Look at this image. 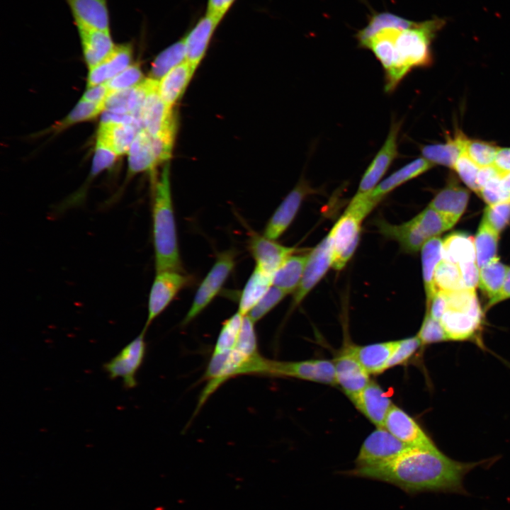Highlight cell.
<instances>
[{"instance_id": "1", "label": "cell", "mask_w": 510, "mask_h": 510, "mask_svg": "<svg viewBox=\"0 0 510 510\" xmlns=\"http://www.w3.org/2000/svg\"><path fill=\"white\" fill-rule=\"evenodd\" d=\"M482 463H462L448 457L434 443L411 446L382 465L347 474L393 484L409 494L426 492L463 493L465 475Z\"/></svg>"}, {"instance_id": "2", "label": "cell", "mask_w": 510, "mask_h": 510, "mask_svg": "<svg viewBox=\"0 0 510 510\" xmlns=\"http://www.w3.org/2000/svg\"><path fill=\"white\" fill-rule=\"evenodd\" d=\"M446 22L434 18L414 22L407 28H397L393 34V63L385 74V91H392L413 68L431 62V44Z\"/></svg>"}, {"instance_id": "3", "label": "cell", "mask_w": 510, "mask_h": 510, "mask_svg": "<svg viewBox=\"0 0 510 510\" xmlns=\"http://www.w3.org/2000/svg\"><path fill=\"white\" fill-rule=\"evenodd\" d=\"M154 187L152 217L156 272L183 271L178 244L168 162L164 166Z\"/></svg>"}, {"instance_id": "4", "label": "cell", "mask_w": 510, "mask_h": 510, "mask_svg": "<svg viewBox=\"0 0 510 510\" xmlns=\"http://www.w3.org/2000/svg\"><path fill=\"white\" fill-rule=\"evenodd\" d=\"M236 256L237 253L232 249L217 254L214 264L195 293L192 304L181 322L182 326L193 321L217 295L235 266Z\"/></svg>"}, {"instance_id": "5", "label": "cell", "mask_w": 510, "mask_h": 510, "mask_svg": "<svg viewBox=\"0 0 510 510\" xmlns=\"http://www.w3.org/2000/svg\"><path fill=\"white\" fill-rule=\"evenodd\" d=\"M174 138L153 136L144 129L137 132L129 149V174L152 171L171 157Z\"/></svg>"}, {"instance_id": "6", "label": "cell", "mask_w": 510, "mask_h": 510, "mask_svg": "<svg viewBox=\"0 0 510 510\" xmlns=\"http://www.w3.org/2000/svg\"><path fill=\"white\" fill-rule=\"evenodd\" d=\"M483 312L478 300L458 307L446 308L440 322L448 341H474L482 345Z\"/></svg>"}, {"instance_id": "7", "label": "cell", "mask_w": 510, "mask_h": 510, "mask_svg": "<svg viewBox=\"0 0 510 510\" xmlns=\"http://www.w3.org/2000/svg\"><path fill=\"white\" fill-rule=\"evenodd\" d=\"M145 333L146 331L142 329L137 336L103 365L108 378L111 380L120 378L125 390H131L137 385V374L147 351Z\"/></svg>"}, {"instance_id": "8", "label": "cell", "mask_w": 510, "mask_h": 510, "mask_svg": "<svg viewBox=\"0 0 510 510\" xmlns=\"http://www.w3.org/2000/svg\"><path fill=\"white\" fill-rule=\"evenodd\" d=\"M384 427H376L363 441L355 460V468H373L386 463L407 449Z\"/></svg>"}, {"instance_id": "9", "label": "cell", "mask_w": 510, "mask_h": 510, "mask_svg": "<svg viewBox=\"0 0 510 510\" xmlns=\"http://www.w3.org/2000/svg\"><path fill=\"white\" fill-rule=\"evenodd\" d=\"M266 376L293 378L336 385L334 361L326 359L301 361L269 360Z\"/></svg>"}, {"instance_id": "10", "label": "cell", "mask_w": 510, "mask_h": 510, "mask_svg": "<svg viewBox=\"0 0 510 510\" xmlns=\"http://www.w3.org/2000/svg\"><path fill=\"white\" fill-rule=\"evenodd\" d=\"M192 278L184 271H163L156 273L152 284L147 307V318L144 330L160 315L177 294L191 283Z\"/></svg>"}, {"instance_id": "11", "label": "cell", "mask_w": 510, "mask_h": 510, "mask_svg": "<svg viewBox=\"0 0 510 510\" xmlns=\"http://www.w3.org/2000/svg\"><path fill=\"white\" fill-rule=\"evenodd\" d=\"M362 221L344 212L327 235L332 251V267L342 269L355 252Z\"/></svg>"}, {"instance_id": "12", "label": "cell", "mask_w": 510, "mask_h": 510, "mask_svg": "<svg viewBox=\"0 0 510 510\" xmlns=\"http://www.w3.org/2000/svg\"><path fill=\"white\" fill-rule=\"evenodd\" d=\"M159 83L149 92L142 110L143 129L153 136L174 138L176 115L158 93Z\"/></svg>"}, {"instance_id": "13", "label": "cell", "mask_w": 510, "mask_h": 510, "mask_svg": "<svg viewBox=\"0 0 510 510\" xmlns=\"http://www.w3.org/2000/svg\"><path fill=\"white\" fill-rule=\"evenodd\" d=\"M312 192V189L306 181H300L269 218L263 234L273 240L278 239L295 219L305 198Z\"/></svg>"}, {"instance_id": "14", "label": "cell", "mask_w": 510, "mask_h": 510, "mask_svg": "<svg viewBox=\"0 0 510 510\" xmlns=\"http://www.w3.org/2000/svg\"><path fill=\"white\" fill-rule=\"evenodd\" d=\"M332 267V251L327 236L310 253L300 285L293 295L292 307L298 306Z\"/></svg>"}, {"instance_id": "15", "label": "cell", "mask_w": 510, "mask_h": 510, "mask_svg": "<svg viewBox=\"0 0 510 510\" xmlns=\"http://www.w3.org/2000/svg\"><path fill=\"white\" fill-rule=\"evenodd\" d=\"M401 124L392 123L387 137L372 162L364 173L356 194H367L380 183L397 156V138Z\"/></svg>"}, {"instance_id": "16", "label": "cell", "mask_w": 510, "mask_h": 510, "mask_svg": "<svg viewBox=\"0 0 510 510\" xmlns=\"http://www.w3.org/2000/svg\"><path fill=\"white\" fill-rule=\"evenodd\" d=\"M333 361L336 385L340 386L349 399L370 382V374L356 358L349 346Z\"/></svg>"}, {"instance_id": "17", "label": "cell", "mask_w": 510, "mask_h": 510, "mask_svg": "<svg viewBox=\"0 0 510 510\" xmlns=\"http://www.w3.org/2000/svg\"><path fill=\"white\" fill-rule=\"evenodd\" d=\"M248 247L255 266L271 275H273L289 256L298 251L294 247L282 245L258 234L250 236Z\"/></svg>"}, {"instance_id": "18", "label": "cell", "mask_w": 510, "mask_h": 510, "mask_svg": "<svg viewBox=\"0 0 510 510\" xmlns=\"http://www.w3.org/2000/svg\"><path fill=\"white\" fill-rule=\"evenodd\" d=\"M360 411L376 427H383L393 404L387 392L375 382H370L351 399Z\"/></svg>"}, {"instance_id": "19", "label": "cell", "mask_w": 510, "mask_h": 510, "mask_svg": "<svg viewBox=\"0 0 510 510\" xmlns=\"http://www.w3.org/2000/svg\"><path fill=\"white\" fill-rule=\"evenodd\" d=\"M383 427L399 441L409 446L434 443L409 414L395 404L390 409Z\"/></svg>"}, {"instance_id": "20", "label": "cell", "mask_w": 510, "mask_h": 510, "mask_svg": "<svg viewBox=\"0 0 510 510\" xmlns=\"http://www.w3.org/2000/svg\"><path fill=\"white\" fill-rule=\"evenodd\" d=\"M81 42L84 60L89 68L100 64L114 51L116 45L110 30L86 26H76Z\"/></svg>"}, {"instance_id": "21", "label": "cell", "mask_w": 510, "mask_h": 510, "mask_svg": "<svg viewBox=\"0 0 510 510\" xmlns=\"http://www.w3.org/2000/svg\"><path fill=\"white\" fill-rule=\"evenodd\" d=\"M376 226L381 234L385 238L396 241L402 251L407 254L416 253L429 239L415 217L400 225L378 220Z\"/></svg>"}, {"instance_id": "22", "label": "cell", "mask_w": 510, "mask_h": 510, "mask_svg": "<svg viewBox=\"0 0 510 510\" xmlns=\"http://www.w3.org/2000/svg\"><path fill=\"white\" fill-rule=\"evenodd\" d=\"M222 21L205 14L183 36L186 47V61L198 67L204 57L212 38Z\"/></svg>"}, {"instance_id": "23", "label": "cell", "mask_w": 510, "mask_h": 510, "mask_svg": "<svg viewBox=\"0 0 510 510\" xmlns=\"http://www.w3.org/2000/svg\"><path fill=\"white\" fill-rule=\"evenodd\" d=\"M75 26L110 30L108 0H64Z\"/></svg>"}, {"instance_id": "24", "label": "cell", "mask_w": 510, "mask_h": 510, "mask_svg": "<svg viewBox=\"0 0 510 510\" xmlns=\"http://www.w3.org/2000/svg\"><path fill=\"white\" fill-rule=\"evenodd\" d=\"M133 48L131 42L116 45L112 54L100 64L90 69L87 88L111 79L130 65L132 60Z\"/></svg>"}, {"instance_id": "25", "label": "cell", "mask_w": 510, "mask_h": 510, "mask_svg": "<svg viewBox=\"0 0 510 510\" xmlns=\"http://www.w3.org/2000/svg\"><path fill=\"white\" fill-rule=\"evenodd\" d=\"M468 199L466 189L451 183L436 195L429 206L439 212L452 227L463 214Z\"/></svg>"}, {"instance_id": "26", "label": "cell", "mask_w": 510, "mask_h": 510, "mask_svg": "<svg viewBox=\"0 0 510 510\" xmlns=\"http://www.w3.org/2000/svg\"><path fill=\"white\" fill-rule=\"evenodd\" d=\"M196 67L185 61L169 71L159 81L158 93L164 103L172 108L185 91Z\"/></svg>"}, {"instance_id": "27", "label": "cell", "mask_w": 510, "mask_h": 510, "mask_svg": "<svg viewBox=\"0 0 510 510\" xmlns=\"http://www.w3.org/2000/svg\"><path fill=\"white\" fill-rule=\"evenodd\" d=\"M395 342L388 341L364 346H350L349 348L370 375H378L387 370V363Z\"/></svg>"}, {"instance_id": "28", "label": "cell", "mask_w": 510, "mask_h": 510, "mask_svg": "<svg viewBox=\"0 0 510 510\" xmlns=\"http://www.w3.org/2000/svg\"><path fill=\"white\" fill-rule=\"evenodd\" d=\"M140 131L133 125L101 123L97 133V141L120 156L129 151L132 142Z\"/></svg>"}, {"instance_id": "29", "label": "cell", "mask_w": 510, "mask_h": 510, "mask_svg": "<svg viewBox=\"0 0 510 510\" xmlns=\"http://www.w3.org/2000/svg\"><path fill=\"white\" fill-rule=\"evenodd\" d=\"M425 158H418L392 173L369 193V196L379 203L385 196L404 183L419 176L433 166Z\"/></svg>"}, {"instance_id": "30", "label": "cell", "mask_w": 510, "mask_h": 510, "mask_svg": "<svg viewBox=\"0 0 510 510\" xmlns=\"http://www.w3.org/2000/svg\"><path fill=\"white\" fill-rule=\"evenodd\" d=\"M295 253L289 256L273 275V285L288 294L295 293L298 288L309 256V253Z\"/></svg>"}, {"instance_id": "31", "label": "cell", "mask_w": 510, "mask_h": 510, "mask_svg": "<svg viewBox=\"0 0 510 510\" xmlns=\"http://www.w3.org/2000/svg\"><path fill=\"white\" fill-rule=\"evenodd\" d=\"M273 285V275L254 267L239 298L238 312L245 316Z\"/></svg>"}, {"instance_id": "32", "label": "cell", "mask_w": 510, "mask_h": 510, "mask_svg": "<svg viewBox=\"0 0 510 510\" xmlns=\"http://www.w3.org/2000/svg\"><path fill=\"white\" fill-rule=\"evenodd\" d=\"M443 240L436 237L426 241L421 249L422 275L426 297V304L437 292L434 286V274L443 260Z\"/></svg>"}, {"instance_id": "33", "label": "cell", "mask_w": 510, "mask_h": 510, "mask_svg": "<svg viewBox=\"0 0 510 510\" xmlns=\"http://www.w3.org/2000/svg\"><path fill=\"white\" fill-rule=\"evenodd\" d=\"M443 259L453 264L475 260L474 239L461 232L447 236L442 244Z\"/></svg>"}, {"instance_id": "34", "label": "cell", "mask_w": 510, "mask_h": 510, "mask_svg": "<svg viewBox=\"0 0 510 510\" xmlns=\"http://www.w3.org/2000/svg\"><path fill=\"white\" fill-rule=\"evenodd\" d=\"M465 137L458 134L445 144H429L421 148L423 157L430 162L453 168L463 149Z\"/></svg>"}, {"instance_id": "35", "label": "cell", "mask_w": 510, "mask_h": 510, "mask_svg": "<svg viewBox=\"0 0 510 510\" xmlns=\"http://www.w3.org/2000/svg\"><path fill=\"white\" fill-rule=\"evenodd\" d=\"M183 38L160 52L152 63L149 78L159 81L169 71L186 61Z\"/></svg>"}, {"instance_id": "36", "label": "cell", "mask_w": 510, "mask_h": 510, "mask_svg": "<svg viewBox=\"0 0 510 510\" xmlns=\"http://www.w3.org/2000/svg\"><path fill=\"white\" fill-rule=\"evenodd\" d=\"M498 239L499 233L482 219L474 239L476 263L479 269L497 258Z\"/></svg>"}, {"instance_id": "37", "label": "cell", "mask_w": 510, "mask_h": 510, "mask_svg": "<svg viewBox=\"0 0 510 510\" xmlns=\"http://www.w3.org/2000/svg\"><path fill=\"white\" fill-rule=\"evenodd\" d=\"M509 269V266L502 263L498 257L480 269L479 286L489 299L502 289Z\"/></svg>"}, {"instance_id": "38", "label": "cell", "mask_w": 510, "mask_h": 510, "mask_svg": "<svg viewBox=\"0 0 510 510\" xmlns=\"http://www.w3.org/2000/svg\"><path fill=\"white\" fill-rule=\"evenodd\" d=\"M414 21L405 19L394 13L385 11L373 13L368 24L356 35L358 45L361 44L379 30L389 27L408 28Z\"/></svg>"}, {"instance_id": "39", "label": "cell", "mask_w": 510, "mask_h": 510, "mask_svg": "<svg viewBox=\"0 0 510 510\" xmlns=\"http://www.w3.org/2000/svg\"><path fill=\"white\" fill-rule=\"evenodd\" d=\"M434 281L436 291L453 292L467 289L459 266L443 259L436 268Z\"/></svg>"}, {"instance_id": "40", "label": "cell", "mask_w": 510, "mask_h": 510, "mask_svg": "<svg viewBox=\"0 0 510 510\" xmlns=\"http://www.w3.org/2000/svg\"><path fill=\"white\" fill-rule=\"evenodd\" d=\"M244 317L237 311L222 323L213 354L227 352L234 348L241 331Z\"/></svg>"}, {"instance_id": "41", "label": "cell", "mask_w": 510, "mask_h": 510, "mask_svg": "<svg viewBox=\"0 0 510 510\" xmlns=\"http://www.w3.org/2000/svg\"><path fill=\"white\" fill-rule=\"evenodd\" d=\"M499 147L482 141L464 140L463 151L480 168L493 165Z\"/></svg>"}, {"instance_id": "42", "label": "cell", "mask_w": 510, "mask_h": 510, "mask_svg": "<svg viewBox=\"0 0 510 510\" xmlns=\"http://www.w3.org/2000/svg\"><path fill=\"white\" fill-rule=\"evenodd\" d=\"M105 110V103H93L81 99L66 118L57 123L56 130H62L76 123L91 120Z\"/></svg>"}, {"instance_id": "43", "label": "cell", "mask_w": 510, "mask_h": 510, "mask_svg": "<svg viewBox=\"0 0 510 510\" xmlns=\"http://www.w3.org/2000/svg\"><path fill=\"white\" fill-rule=\"evenodd\" d=\"M423 346L417 336L397 340L386 369L406 363Z\"/></svg>"}, {"instance_id": "44", "label": "cell", "mask_w": 510, "mask_h": 510, "mask_svg": "<svg viewBox=\"0 0 510 510\" xmlns=\"http://www.w3.org/2000/svg\"><path fill=\"white\" fill-rule=\"evenodd\" d=\"M287 295L288 293L283 290L272 285L246 315L254 323L259 322L277 306Z\"/></svg>"}, {"instance_id": "45", "label": "cell", "mask_w": 510, "mask_h": 510, "mask_svg": "<svg viewBox=\"0 0 510 510\" xmlns=\"http://www.w3.org/2000/svg\"><path fill=\"white\" fill-rule=\"evenodd\" d=\"M143 81L140 67L137 64H134L105 83L111 94L132 88Z\"/></svg>"}, {"instance_id": "46", "label": "cell", "mask_w": 510, "mask_h": 510, "mask_svg": "<svg viewBox=\"0 0 510 510\" xmlns=\"http://www.w3.org/2000/svg\"><path fill=\"white\" fill-rule=\"evenodd\" d=\"M416 336L422 346L448 341L440 321L434 319L427 313Z\"/></svg>"}, {"instance_id": "47", "label": "cell", "mask_w": 510, "mask_h": 510, "mask_svg": "<svg viewBox=\"0 0 510 510\" xmlns=\"http://www.w3.org/2000/svg\"><path fill=\"white\" fill-rule=\"evenodd\" d=\"M254 324L255 323L248 315L244 317L241 331L234 347L249 356H254L259 353Z\"/></svg>"}, {"instance_id": "48", "label": "cell", "mask_w": 510, "mask_h": 510, "mask_svg": "<svg viewBox=\"0 0 510 510\" xmlns=\"http://www.w3.org/2000/svg\"><path fill=\"white\" fill-rule=\"evenodd\" d=\"M482 220L499 234L510 222V202L488 205Z\"/></svg>"}, {"instance_id": "49", "label": "cell", "mask_w": 510, "mask_h": 510, "mask_svg": "<svg viewBox=\"0 0 510 510\" xmlns=\"http://www.w3.org/2000/svg\"><path fill=\"white\" fill-rule=\"evenodd\" d=\"M453 169L458 174L462 181L472 191L479 193L477 185V176L480 167L463 151L458 157Z\"/></svg>"}, {"instance_id": "50", "label": "cell", "mask_w": 510, "mask_h": 510, "mask_svg": "<svg viewBox=\"0 0 510 510\" xmlns=\"http://www.w3.org/2000/svg\"><path fill=\"white\" fill-rule=\"evenodd\" d=\"M479 193L488 205L510 202V192L504 186L502 176L489 180Z\"/></svg>"}, {"instance_id": "51", "label": "cell", "mask_w": 510, "mask_h": 510, "mask_svg": "<svg viewBox=\"0 0 510 510\" xmlns=\"http://www.w3.org/2000/svg\"><path fill=\"white\" fill-rule=\"evenodd\" d=\"M117 157L118 155L113 150L97 141L91 175L96 176L103 170L110 168L115 162Z\"/></svg>"}, {"instance_id": "52", "label": "cell", "mask_w": 510, "mask_h": 510, "mask_svg": "<svg viewBox=\"0 0 510 510\" xmlns=\"http://www.w3.org/2000/svg\"><path fill=\"white\" fill-rule=\"evenodd\" d=\"M467 289L475 290L479 285L480 269L475 260L467 261L458 264Z\"/></svg>"}, {"instance_id": "53", "label": "cell", "mask_w": 510, "mask_h": 510, "mask_svg": "<svg viewBox=\"0 0 510 510\" xmlns=\"http://www.w3.org/2000/svg\"><path fill=\"white\" fill-rule=\"evenodd\" d=\"M237 0H208L205 13L222 21Z\"/></svg>"}, {"instance_id": "54", "label": "cell", "mask_w": 510, "mask_h": 510, "mask_svg": "<svg viewBox=\"0 0 510 510\" xmlns=\"http://www.w3.org/2000/svg\"><path fill=\"white\" fill-rule=\"evenodd\" d=\"M447 307L445 292L437 291L430 302L426 304V312L434 319L440 321Z\"/></svg>"}, {"instance_id": "55", "label": "cell", "mask_w": 510, "mask_h": 510, "mask_svg": "<svg viewBox=\"0 0 510 510\" xmlns=\"http://www.w3.org/2000/svg\"><path fill=\"white\" fill-rule=\"evenodd\" d=\"M109 94L110 92L106 83H103L88 88L81 99L93 103H105Z\"/></svg>"}, {"instance_id": "56", "label": "cell", "mask_w": 510, "mask_h": 510, "mask_svg": "<svg viewBox=\"0 0 510 510\" xmlns=\"http://www.w3.org/2000/svg\"><path fill=\"white\" fill-rule=\"evenodd\" d=\"M493 165L502 176L510 173V148H499L497 152Z\"/></svg>"}, {"instance_id": "57", "label": "cell", "mask_w": 510, "mask_h": 510, "mask_svg": "<svg viewBox=\"0 0 510 510\" xmlns=\"http://www.w3.org/2000/svg\"><path fill=\"white\" fill-rule=\"evenodd\" d=\"M502 176L500 172L496 169L494 165L482 167L478 172L477 176V185L479 189H480L492 178Z\"/></svg>"}, {"instance_id": "58", "label": "cell", "mask_w": 510, "mask_h": 510, "mask_svg": "<svg viewBox=\"0 0 510 510\" xmlns=\"http://www.w3.org/2000/svg\"><path fill=\"white\" fill-rule=\"evenodd\" d=\"M509 298H510V267L502 289L494 297L489 299L485 310H487L494 305Z\"/></svg>"}, {"instance_id": "59", "label": "cell", "mask_w": 510, "mask_h": 510, "mask_svg": "<svg viewBox=\"0 0 510 510\" xmlns=\"http://www.w3.org/2000/svg\"><path fill=\"white\" fill-rule=\"evenodd\" d=\"M502 180L506 188L510 192V173L502 176Z\"/></svg>"}]
</instances>
